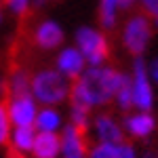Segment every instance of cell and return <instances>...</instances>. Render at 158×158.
Instances as JSON below:
<instances>
[{
  "label": "cell",
  "instance_id": "6",
  "mask_svg": "<svg viewBox=\"0 0 158 158\" xmlns=\"http://www.w3.org/2000/svg\"><path fill=\"white\" fill-rule=\"evenodd\" d=\"M61 150L68 156H86L91 150V139H89V131L86 129H78V127H65V131L61 135Z\"/></svg>",
  "mask_w": 158,
  "mask_h": 158
},
{
  "label": "cell",
  "instance_id": "13",
  "mask_svg": "<svg viewBox=\"0 0 158 158\" xmlns=\"http://www.w3.org/2000/svg\"><path fill=\"white\" fill-rule=\"evenodd\" d=\"M34 137H36V127L34 124H19L13 135V146L19 148L21 152H27L34 146Z\"/></svg>",
  "mask_w": 158,
  "mask_h": 158
},
{
  "label": "cell",
  "instance_id": "14",
  "mask_svg": "<svg viewBox=\"0 0 158 158\" xmlns=\"http://www.w3.org/2000/svg\"><path fill=\"white\" fill-rule=\"evenodd\" d=\"M116 101H118V108L122 112H127L129 108H133V80L131 78H127L124 76V80H122L120 89H118V93H116Z\"/></svg>",
  "mask_w": 158,
  "mask_h": 158
},
{
  "label": "cell",
  "instance_id": "26",
  "mask_svg": "<svg viewBox=\"0 0 158 158\" xmlns=\"http://www.w3.org/2000/svg\"><path fill=\"white\" fill-rule=\"evenodd\" d=\"M156 25H158V17H156Z\"/></svg>",
  "mask_w": 158,
  "mask_h": 158
},
{
  "label": "cell",
  "instance_id": "28",
  "mask_svg": "<svg viewBox=\"0 0 158 158\" xmlns=\"http://www.w3.org/2000/svg\"><path fill=\"white\" fill-rule=\"evenodd\" d=\"M0 17H2V15H0Z\"/></svg>",
  "mask_w": 158,
  "mask_h": 158
},
{
  "label": "cell",
  "instance_id": "7",
  "mask_svg": "<svg viewBox=\"0 0 158 158\" xmlns=\"http://www.w3.org/2000/svg\"><path fill=\"white\" fill-rule=\"evenodd\" d=\"M61 42H63V32L55 21H42L38 27H34V34H32L34 49L53 51V49H57Z\"/></svg>",
  "mask_w": 158,
  "mask_h": 158
},
{
  "label": "cell",
  "instance_id": "12",
  "mask_svg": "<svg viewBox=\"0 0 158 158\" xmlns=\"http://www.w3.org/2000/svg\"><path fill=\"white\" fill-rule=\"evenodd\" d=\"M124 129L133 137L143 139L156 129V120L150 116V112H141V114H135V116H127L124 118Z\"/></svg>",
  "mask_w": 158,
  "mask_h": 158
},
{
  "label": "cell",
  "instance_id": "4",
  "mask_svg": "<svg viewBox=\"0 0 158 158\" xmlns=\"http://www.w3.org/2000/svg\"><path fill=\"white\" fill-rule=\"evenodd\" d=\"M76 42L80 47V53L85 55V59H89L93 65L103 63L112 55V49H110V42L106 38V34H101L97 30L80 27L76 32Z\"/></svg>",
  "mask_w": 158,
  "mask_h": 158
},
{
  "label": "cell",
  "instance_id": "1",
  "mask_svg": "<svg viewBox=\"0 0 158 158\" xmlns=\"http://www.w3.org/2000/svg\"><path fill=\"white\" fill-rule=\"evenodd\" d=\"M122 80H124L122 72L114 68H99V65H93L89 72L80 76V85L85 89L91 106H108L116 97Z\"/></svg>",
  "mask_w": 158,
  "mask_h": 158
},
{
  "label": "cell",
  "instance_id": "3",
  "mask_svg": "<svg viewBox=\"0 0 158 158\" xmlns=\"http://www.w3.org/2000/svg\"><path fill=\"white\" fill-rule=\"evenodd\" d=\"M150 38H152V23H150L148 15H143V13L133 15L127 21L124 32H122V44H124L127 53H131L133 57H141Z\"/></svg>",
  "mask_w": 158,
  "mask_h": 158
},
{
  "label": "cell",
  "instance_id": "10",
  "mask_svg": "<svg viewBox=\"0 0 158 158\" xmlns=\"http://www.w3.org/2000/svg\"><path fill=\"white\" fill-rule=\"evenodd\" d=\"M57 68H59L70 80H72V78H78V76L82 74V68H85V55L78 49L61 51V55L57 57Z\"/></svg>",
  "mask_w": 158,
  "mask_h": 158
},
{
  "label": "cell",
  "instance_id": "24",
  "mask_svg": "<svg viewBox=\"0 0 158 158\" xmlns=\"http://www.w3.org/2000/svg\"><path fill=\"white\" fill-rule=\"evenodd\" d=\"M68 158H85V156H68Z\"/></svg>",
  "mask_w": 158,
  "mask_h": 158
},
{
  "label": "cell",
  "instance_id": "8",
  "mask_svg": "<svg viewBox=\"0 0 158 158\" xmlns=\"http://www.w3.org/2000/svg\"><path fill=\"white\" fill-rule=\"evenodd\" d=\"M34 158H55L61 152V137L55 131H42L34 137Z\"/></svg>",
  "mask_w": 158,
  "mask_h": 158
},
{
  "label": "cell",
  "instance_id": "16",
  "mask_svg": "<svg viewBox=\"0 0 158 158\" xmlns=\"http://www.w3.org/2000/svg\"><path fill=\"white\" fill-rule=\"evenodd\" d=\"M36 124L42 131H55L59 127V114L55 110H42L36 118Z\"/></svg>",
  "mask_w": 158,
  "mask_h": 158
},
{
  "label": "cell",
  "instance_id": "18",
  "mask_svg": "<svg viewBox=\"0 0 158 158\" xmlns=\"http://www.w3.org/2000/svg\"><path fill=\"white\" fill-rule=\"evenodd\" d=\"M4 6H9L15 15H17V19L19 17H23V15H27V13L32 11L30 9V0H0Z\"/></svg>",
  "mask_w": 158,
  "mask_h": 158
},
{
  "label": "cell",
  "instance_id": "19",
  "mask_svg": "<svg viewBox=\"0 0 158 158\" xmlns=\"http://www.w3.org/2000/svg\"><path fill=\"white\" fill-rule=\"evenodd\" d=\"M112 158H135V150L131 143H127V141H122V143H116L114 148V156Z\"/></svg>",
  "mask_w": 158,
  "mask_h": 158
},
{
  "label": "cell",
  "instance_id": "5",
  "mask_svg": "<svg viewBox=\"0 0 158 158\" xmlns=\"http://www.w3.org/2000/svg\"><path fill=\"white\" fill-rule=\"evenodd\" d=\"M135 76H133V103L135 108H139L141 112H150L152 103H154V95H152V86L148 80V70L141 57L135 59Z\"/></svg>",
  "mask_w": 158,
  "mask_h": 158
},
{
  "label": "cell",
  "instance_id": "27",
  "mask_svg": "<svg viewBox=\"0 0 158 158\" xmlns=\"http://www.w3.org/2000/svg\"><path fill=\"white\" fill-rule=\"evenodd\" d=\"M131 2H133V0H131Z\"/></svg>",
  "mask_w": 158,
  "mask_h": 158
},
{
  "label": "cell",
  "instance_id": "11",
  "mask_svg": "<svg viewBox=\"0 0 158 158\" xmlns=\"http://www.w3.org/2000/svg\"><path fill=\"white\" fill-rule=\"evenodd\" d=\"M95 129H97L99 139L106 141V143H122V141H124L122 129L118 127V122L114 120L110 114H101V116H97Z\"/></svg>",
  "mask_w": 158,
  "mask_h": 158
},
{
  "label": "cell",
  "instance_id": "22",
  "mask_svg": "<svg viewBox=\"0 0 158 158\" xmlns=\"http://www.w3.org/2000/svg\"><path fill=\"white\" fill-rule=\"evenodd\" d=\"M152 76H154V80L158 82V57L152 61Z\"/></svg>",
  "mask_w": 158,
  "mask_h": 158
},
{
  "label": "cell",
  "instance_id": "9",
  "mask_svg": "<svg viewBox=\"0 0 158 158\" xmlns=\"http://www.w3.org/2000/svg\"><path fill=\"white\" fill-rule=\"evenodd\" d=\"M36 118V108H34V99L32 95L11 99V122L19 124H32Z\"/></svg>",
  "mask_w": 158,
  "mask_h": 158
},
{
  "label": "cell",
  "instance_id": "20",
  "mask_svg": "<svg viewBox=\"0 0 158 158\" xmlns=\"http://www.w3.org/2000/svg\"><path fill=\"white\" fill-rule=\"evenodd\" d=\"M141 13L148 17H158V0H141Z\"/></svg>",
  "mask_w": 158,
  "mask_h": 158
},
{
  "label": "cell",
  "instance_id": "23",
  "mask_svg": "<svg viewBox=\"0 0 158 158\" xmlns=\"http://www.w3.org/2000/svg\"><path fill=\"white\" fill-rule=\"evenodd\" d=\"M143 158H154V156H152V154H146V156H143Z\"/></svg>",
  "mask_w": 158,
  "mask_h": 158
},
{
  "label": "cell",
  "instance_id": "17",
  "mask_svg": "<svg viewBox=\"0 0 158 158\" xmlns=\"http://www.w3.org/2000/svg\"><path fill=\"white\" fill-rule=\"evenodd\" d=\"M114 148H116V143H106V141H101L97 146H91L89 156L91 158H112L114 156Z\"/></svg>",
  "mask_w": 158,
  "mask_h": 158
},
{
  "label": "cell",
  "instance_id": "21",
  "mask_svg": "<svg viewBox=\"0 0 158 158\" xmlns=\"http://www.w3.org/2000/svg\"><path fill=\"white\" fill-rule=\"evenodd\" d=\"M6 158H27L19 150V148H15V146H6Z\"/></svg>",
  "mask_w": 158,
  "mask_h": 158
},
{
  "label": "cell",
  "instance_id": "2",
  "mask_svg": "<svg viewBox=\"0 0 158 158\" xmlns=\"http://www.w3.org/2000/svg\"><path fill=\"white\" fill-rule=\"evenodd\" d=\"M32 93L42 103L55 106V103H61L68 97L70 85L57 70H38L32 76Z\"/></svg>",
  "mask_w": 158,
  "mask_h": 158
},
{
  "label": "cell",
  "instance_id": "25",
  "mask_svg": "<svg viewBox=\"0 0 158 158\" xmlns=\"http://www.w3.org/2000/svg\"><path fill=\"white\" fill-rule=\"evenodd\" d=\"M0 63H2V55H0ZM0 82H2V78H0Z\"/></svg>",
  "mask_w": 158,
  "mask_h": 158
},
{
  "label": "cell",
  "instance_id": "15",
  "mask_svg": "<svg viewBox=\"0 0 158 158\" xmlns=\"http://www.w3.org/2000/svg\"><path fill=\"white\" fill-rule=\"evenodd\" d=\"M116 0H101V6H99V21L103 27H114L116 23Z\"/></svg>",
  "mask_w": 158,
  "mask_h": 158
}]
</instances>
